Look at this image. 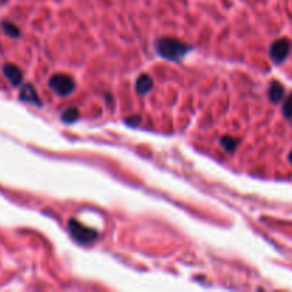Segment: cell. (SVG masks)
<instances>
[{"label": "cell", "mask_w": 292, "mask_h": 292, "mask_svg": "<svg viewBox=\"0 0 292 292\" xmlns=\"http://www.w3.org/2000/svg\"><path fill=\"white\" fill-rule=\"evenodd\" d=\"M285 94V88L282 86L281 83L278 81H272L271 83L270 90H268V97L272 103H280Z\"/></svg>", "instance_id": "52a82bcc"}, {"label": "cell", "mask_w": 292, "mask_h": 292, "mask_svg": "<svg viewBox=\"0 0 292 292\" xmlns=\"http://www.w3.org/2000/svg\"><path fill=\"white\" fill-rule=\"evenodd\" d=\"M69 231H70L72 237L76 239L77 242H80V244H91L98 237L96 229L86 227V225H83L81 222H78L76 219H70L69 221Z\"/></svg>", "instance_id": "7a4b0ae2"}, {"label": "cell", "mask_w": 292, "mask_h": 292, "mask_svg": "<svg viewBox=\"0 0 292 292\" xmlns=\"http://www.w3.org/2000/svg\"><path fill=\"white\" fill-rule=\"evenodd\" d=\"M288 158H290V162H291V164H292V151L290 152V157H288Z\"/></svg>", "instance_id": "4fadbf2b"}, {"label": "cell", "mask_w": 292, "mask_h": 292, "mask_svg": "<svg viewBox=\"0 0 292 292\" xmlns=\"http://www.w3.org/2000/svg\"><path fill=\"white\" fill-rule=\"evenodd\" d=\"M77 117H78V111H77V108L74 107H70L65 110L63 113H62V119L66 123H73V121H76Z\"/></svg>", "instance_id": "9c48e42d"}, {"label": "cell", "mask_w": 292, "mask_h": 292, "mask_svg": "<svg viewBox=\"0 0 292 292\" xmlns=\"http://www.w3.org/2000/svg\"><path fill=\"white\" fill-rule=\"evenodd\" d=\"M152 84H154V81H152V78L148 74H141L139 78H137V81H136V91L139 93V94H147L150 90L152 88Z\"/></svg>", "instance_id": "8992f818"}, {"label": "cell", "mask_w": 292, "mask_h": 292, "mask_svg": "<svg viewBox=\"0 0 292 292\" xmlns=\"http://www.w3.org/2000/svg\"><path fill=\"white\" fill-rule=\"evenodd\" d=\"M20 98H22L23 101L34 103V104H39V106H40L39 96H37L36 90H34L30 84H26V86L22 87V90H20Z\"/></svg>", "instance_id": "ba28073f"}, {"label": "cell", "mask_w": 292, "mask_h": 292, "mask_svg": "<svg viewBox=\"0 0 292 292\" xmlns=\"http://www.w3.org/2000/svg\"><path fill=\"white\" fill-rule=\"evenodd\" d=\"M282 111H284V116H285L287 119H292V94L285 100Z\"/></svg>", "instance_id": "7c38bea8"}, {"label": "cell", "mask_w": 292, "mask_h": 292, "mask_svg": "<svg viewBox=\"0 0 292 292\" xmlns=\"http://www.w3.org/2000/svg\"><path fill=\"white\" fill-rule=\"evenodd\" d=\"M155 49L158 54L167 60H180L190 52V46L181 43L175 39H167V37L160 39L155 44Z\"/></svg>", "instance_id": "6da1fadb"}, {"label": "cell", "mask_w": 292, "mask_h": 292, "mask_svg": "<svg viewBox=\"0 0 292 292\" xmlns=\"http://www.w3.org/2000/svg\"><path fill=\"white\" fill-rule=\"evenodd\" d=\"M290 50H291V43L287 39H281V40L274 42L270 49L271 60L275 65H281L282 62L288 57Z\"/></svg>", "instance_id": "277c9868"}, {"label": "cell", "mask_w": 292, "mask_h": 292, "mask_svg": "<svg viewBox=\"0 0 292 292\" xmlns=\"http://www.w3.org/2000/svg\"><path fill=\"white\" fill-rule=\"evenodd\" d=\"M1 27H3L4 33H6L7 36H10V37H17V36L20 34L19 29L10 22H3L1 23Z\"/></svg>", "instance_id": "30bf717a"}, {"label": "cell", "mask_w": 292, "mask_h": 292, "mask_svg": "<svg viewBox=\"0 0 292 292\" xmlns=\"http://www.w3.org/2000/svg\"><path fill=\"white\" fill-rule=\"evenodd\" d=\"M49 86L52 87L54 93L59 96H69L74 91L76 84L74 80L67 74H54L49 80Z\"/></svg>", "instance_id": "3957f363"}, {"label": "cell", "mask_w": 292, "mask_h": 292, "mask_svg": "<svg viewBox=\"0 0 292 292\" xmlns=\"http://www.w3.org/2000/svg\"><path fill=\"white\" fill-rule=\"evenodd\" d=\"M3 73L4 76L7 77V80L10 81L13 86H19L22 84L23 81V76L20 69H17L16 66L13 65H6L3 67Z\"/></svg>", "instance_id": "5b68a950"}, {"label": "cell", "mask_w": 292, "mask_h": 292, "mask_svg": "<svg viewBox=\"0 0 292 292\" xmlns=\"http://www.w3.org/2000/svg\"><path fill=\"white\" fill-rule=\"evenodd\" d=\"M221 146L228 151H232L237 147V141L234 139H229V137H224V139H221Z\"/></svg>", "instance_id": "8fae6325"}]
</instances>
